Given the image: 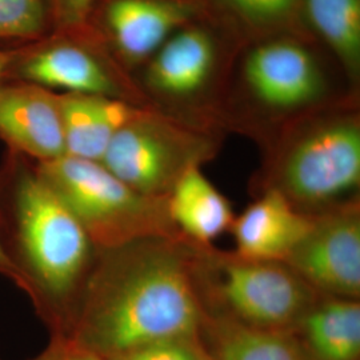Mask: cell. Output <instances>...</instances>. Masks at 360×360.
<instances>
[{
	"label": "cell",
	"instance_id": "cell-1",
	"mask_svg": "<svg viewBox=\"0 0 360 360\" xmlns=\"http://www.w3.org/2000/svg\"><path fill=\"white\" fill-rule=\"evenodd\" d=\"M196 250L163 238L96 250L67 338L103 360L165 339L199 338L206 309Z\"/></svg>",
	"mask_w": 360,
	"mask_h": 360
},
{
	"label": "cell",
	"instance_id": "cell-2",
	"mask_svg": "<svg viewBox=\"0 0 360 360\" xmlns=\"http://www.w3.org/2000/svg\"><path fill=\"white\" fill-rule=\"evenodd\" d=\"M0 235L40 321L51 336H68L96 248L37 163L8 150L0 165Z\"/></svg>",
	"mask_w": 360,
	"mask_h": 360
},
{
	"label": "cell",
	"instance_id": "cell-3",
	"mask_svg": "<svg viewBox=\"0 0 360 360\" xmlns=\"http://www.w3.org/2000/svg\"><path fill=\"white\" fill-rule=\"evenodd\" d=\"M37 167L96 250L151 238L186 240L168 215L167 198L132 190L101 162L65 155Z\"/></svg>",
	"mask_w": 360,
	"mask_h": 360
},
{
	"label": "cell",
	"instance_id": "cell-4",
	"mask_svg": "<svg viewBox=\"0 0 360 360\" xmlns=\"http://www.w3.org/2000/svg\"><path fill=\"white\" fill-rule=\"evenodd\" d=\"M196 276L207 314L260 330L292 331L323 297L284 262L196 250Z\"/></svg>",
	"mask_w": 360,
	"mask_h": 360
},
{
	"label": "cell",
	"instance_id": "cell-5",
	"mask_svg": "<svg viewBox=\"0 0 360 360\" xmlns=\"http://www.w3.org/2000/svg\"><path fill=\"white\" fill-rule=\"evenodd\" d=\"M214 150L205 135L143 110L112 138L101 163L132 190L167 198L180 176Z\"/></svg>",
	"mask_w": 360,
	"mask_h": 360
},
{
	"label": "cell",
	"instance_id": "cell-6",
	"mask_svg": "<svg viewBox=\"0 0 360 360\" xmlns=\"http://www.w3.org/2000/svg\"><path fill=\"white\" fill-rule=\"evenodd\" d=\"M360 124L354 116L306 129L283 155L272 186L300 211H323L359 187Z\"/></svg>",
	"mask_w": 360,
	"mask_h": 360
},
{
	"label": "cell",
	"instance_id": "cell-7",
	"mask_svg": "<svg viewBox=\"0 0 360 360\" xmlns=\"http://www.w3.org/2000/svg\"><path fill=\"white\" fill-rule=\"evenodd\" d=\"M311 215L309 231L284 263L321 295L359 300V202L352 199Z\"/></svg>",
	"mask_w": 360,
	"mask_h": 360
},
{
	"label": "cell",
	"instance_id": "cell-8",
	"mask_svg": "<svg viewBox=\"0 0 360 360\" xmlns=\"http://www.w3.org/2000/svg\"><path fill=\"white\" fill-rule=\"evenodd\" d=\"M84 35V34H83ZM80 35L50 34L15 50L6 80L26 82L65 94L124 99L126 87L103 58L83 44Z\"/></svg>",
	"mask_w": 360,
	"mask_h": 360
},
{
	"label": "cell",
	"instance_id": "cell-9",
	"mask_svg": "<svg viewBox=\"0 0 360 360\" xmlns=\"http://www.w3.org/2000/svg\"><path fill=\"white\" fill-rule=\"evenodd\" d=\"M0 139L35 163L67 155L59 94L26 82L0 87Z\"/></svg>",
	"mask_w": 360,
	"mask_h": 360
},
{
	"label": "cell",
	"instance_id": "cell-10",
	"mask_svg": "<svg viewBox=\"0 0 360 360\" xmlns=\"http://www.w3.org/2000/svg\"><path fill=\"white\" fill-rule=\"evenodd\" d=\"M248 89L274 110H295L319 99L322 71L314 56L294 40L276 39L259 44L245 63Z\"/></svg>",
	"mask_w": 360,
	"mask_h": 360
},
{
	"label": "cell",
	"instance_id": "cell-11",
	"mask_svg": "<svg viewBox=\"0 0 360 360\" xmlns=\"http://www.w3.org/2000/svg\"><path fill=\"white\" fill-rule=\"evenodd\" d=\"M193 7L181 0H110L105 32L116 53L129 65L154 56L168 38L188 26Z\"/></svg>",
	"mask_w": 360,
	"mask_h": 360
},
{
	"label": "cell",
	"instance_id": "cell-12",
	"mask_svg": "<svg viewBox=\"0 0 360 360\" xmlns=\"http://www.w3.org/2000/svg\"><path fill=\"white\" fill-rule=\"evenodd\" d=\"M311 221V214L300 211L270 187L233 219V254L251 260L284 262L304 238Z\"/></svg>",
	"mask_w": 360,
	"mask_h": 360
},
{
	"label": "cell",
	"instance_id": "cell-13",
	"mask_svg": "<svg viewBox=\"0 0 360 360\" xmlns=\"http://www.w3.org/2000/svg\"><path fill=\"white\" fill-rule=\"evenodd\" d=\"M67 155L101 162L116 134L143 111L129 101L59 94Z\"/></svg>",
	"mask_w": 360,
	"mask_h": 360
},
{
	"label": "cell",
	"instance_id": "cell-14",
	"mask_svg": "<svg viewBox=\"0 0 360 360\" xmlns=\"http://www.w3.org/2000/svg\"><path fill=\"white\" fill-rule=\"evenodd\" d=\"M217 63V46L202 27L186 26L155 52L146 71L150 87L168 96L184 98L206 86Z\"/></svg>",
	"mask_w": 360,
	"mask_h": 360
},
{
	"label": "cell",
	"instance_id": "cell-15",
	"mask_svg": "<svg viewBox=\"0 0 360 360\" xmlns=\"http://www.w3.org/2000/svg\"><path fill=\"white\" fill-rule=\"evenodd\" d=\"M168 215L180 235L198 247H210L231 230L233 211L230 200L202 172L188 168L167 196Z\"/></svg>",
	"mask_w": 360,
	"mask_h": 360
},
{
	"label": "cell",
	"instance_id": "cell-16",
	"mask_svg": "<svg viewBox=\"0 0 360 360\" xmlns=\"http://www.w3.org/2000/svg\"><path fill=\"white\" fill-rule=\"evenodd\" d=\"M291 333L306 360H360V302L323 296Z\"/></svg>",
	"mask_w": 360,
	"mask_h": 360
},
{
	"label": "cell",
	"instance_id": "cell-17",
	"mask_svg": "<svg viewBox=\"0 0 360 360\" xmlns=\"http://www.w3.org/2000/svg\"><path fill=\"white\" fill-rule=\"evenodd\" d=\"M199 340L210 360H306L290 331L254 328L207 312Z\"/></svg>",
	"mask_w": 360,
	"mask_h": 360
},
{
	"label": "cell",
	"instance_id": "cell-18",
	"mask_svg": "<svg viewBox=\"0 0 360 360\" xmlns=\"http://www.w3.org/2000/svg\"><path fill=\"white\" fill-rule=\"evenodd\" d=\"M303 15L351 77L360 68V0H303Z\"/></svg>",
	"mask_w": 360,
	"mask_h": 360
},
{
	"label": "cell",
	"instance_id": "cell-19",
	"mask_svg": "<svg viewBox=\"0 0 360 360\" xmlns=\"http://www.w3.org/2000/svg\"><path fill=\"white\" fill-rule=\"evenodd\" d=\"M243 26L257 31H278L295 25L303 0H210Z\"/></svg>",
	"mask_w": 360,
	"mask_h": 360
},
{
	"label": "cell",
	"instance_id": "cell-20",
	"mask_svg": "<svg viewBox=\"0 0 360 360\" xmlns=\"http://www.w3.org/2000/svg\"><path fill=\"white\" fill-rule=\"evenodd\" d=\"M51 32L50 0H0V40L30 44Z\"/></svg>",
	"mask_w": 360,
	"mask_h": 360
},
{
	"label": "cell",
	"instance_id": "cell-21",
	"mask_svg": "<svg viewBox=\"0 0 360 360\" xmlns=\"http://www.w3.org/2000/svg\"><path fill=\"white\" fill-rule=\"evenodd\" d=\"M110 360H210L199 338H171Z\"/></svg>",
	"mask_w": 360,
	"mask_h": 360
},
{
	"label": "cell",
	"instance_id": "cell-22",
	"mask_svg": "<svg viewBox=\"0 0 360 360\" xmlns=\"http://www.w3.org/2000/svg\"><path fill=\"white\" fill-rule=\"evenodd\" d=\"M96 0H50L51 34L83 35Z\"/></svg>",
	"mask_w": 360,
	"mask_h": 360
},
{
	"label": "cell",
	"instance_id": "cell-23",
	"mask_svg": "<svg viewBox=\"0 0 360 360\" xmlns=\"http://www.w3.org/2000/svg\"><path fill=\"white\" fill-rule=\"evenodd\" d=\"M28 360H103L67 336H51L50 343Z\"/></svg>",
	"mask_w": 360,
	"mask_h": 360
},
{
	"label": "cell",
	"instance_id": "cell-24",
	"mask_svg": "<svg viewBox=\"0 0 360 360\" xmlns=\"http://www.w3.org/2000/svg\"><path fill=\"white\" fill-rule=\"evenodd\" d=\"M0 275L7 278L10 282H13L16 287H19L23 291V281H22L18 270L15 269L11 259H10L6 248H4L1 235H0Z\"/></svg>",
	"mask_w": 360,
	"mask_h": 360
},
{
	"label": "cell",
	"instance_id": "cell-25",
	"mask_svg": "<svg viewBox=\"0 0 360 360\" xmlns=\"http://www.w3.org/2000/svg\"><path fill=\"white\" fill-rule=\"evenodd\" d=\"M15 50H3L0 49V87L7 82L6 77L13 63Z\"/></svg>",
	"mask_w": 360,
	"mask_h": 360
}]
</instances>
